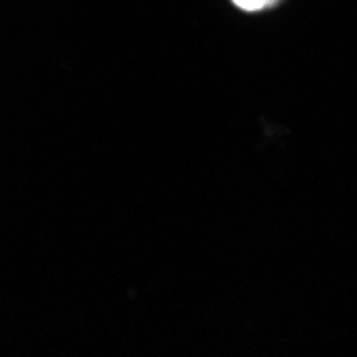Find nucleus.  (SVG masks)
Segmentation results:
<instances>
[{
  "label": "nucleus",
  "instance_id": "nucleus-1",
  "mask_svg": "<svg viewBox=\"0 0 357 357\" xmlns=\"http://www.w3.org/2000/svg\"><path fill=\"white\" fill-rule=\"evenodd\" d=\"M234 3L244 11H259L266 5V0H234Z\"/></svg>",
  "mask_w": 357,
  "mask_h": 357
}]
</instances>
